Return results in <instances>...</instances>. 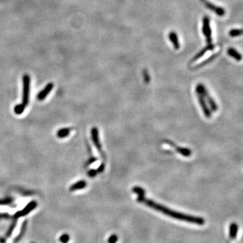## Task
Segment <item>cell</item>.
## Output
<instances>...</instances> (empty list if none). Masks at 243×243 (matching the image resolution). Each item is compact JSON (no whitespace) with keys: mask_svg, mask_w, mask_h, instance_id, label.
<instances>
[{"mask_svg":"<svg viewBox=\"0 0 243 243\" xmlns=\"http://www.w3.org/2000/svg\"><path fill=\"white\" fill-rule=\"evenodd\" d=\"M137 201L142 202V203H144L147 206L149 207L157 210V212H160L165 215H167V216L169 217L176 219V220L185 221L198 225H202L205 224V220L203 218L199 217H194L189 216V215L175 212V211L165 207L164 205L156 203L155 202H154L151 199H148V198H145V196H138Z\"/></svg>","mask_w":243,"mask_h":243,"instance_id":"cell-1","label":"cell"},{"mask_svg":"<svg viewBox=\"0 0 243 243\" xmlns=\"http://www.w3.org/2000/svg\"><path fill=\"white\" fill-rule=\"evenodd\" d=\"M26 224H27L26 221H25V222H24L23 223V224H22V228H21V230H20V234L18 235L17 237H16V238H15L14 242H16L19 241L20 240V239H21L22 236L24 234V233H25V232H26Z\"/></svg>","mask_w":243,"mask_h":243,"instance_id":"cell-17","label":"cell"},{"mask_svg":"<svg viewBox=\"0 0 243 243\" xmlns=\"http://www.w3.org/2000/svg\"><path fill=\"white\" fill-rule=\"evenodd\" d=\"M143 78H144V81L146 83H149L150 81V76L148 74V72L147 70H144L143 71Z\"/></svg>","mask_w":243,"mask_h":243,"instance_id":"cell-23","label":"cell"},{"mask_svg":"<svg viewBox=\"0 0 243 243\" xmlns=\"http://www.w3.org/2000/svg\"><path fill=\"white\" fill-rule=\"evenodd\" d=\"M91 138H92L93 143L95 145L97 149L98 150L99 153L102 154V149H101V145L100 143L99 131H98V129L95 127H93L91 129Z\"/></svg>","mask_w":243,"mask_h":243,"instance_id":"cell-7","label":"cell"},{"mask_svg":"<svg viewBox=\"0 0 243 243\" xmlns=\"http://www.w3.org/2000/svg\"><path fill=\"white\" fill-rule=\"evenodd\" d=\"M169 38L170 40H171V42L172 43L174 48H175L176 50H179L180 43H179V40H178V36H177L176 32H173V31L170 32L169 35Z\"/></svg>","mask_w":243,"mask_h":243,"instance_id":"cell-12","label":"cell"},{"mask_svg":"<svg viewBox=\"0 0 243 243\" xmlns=\"http://www.w3.org/2000/svg\"><path fill=\"white\" fill-rule=\"evenodd\" d=\"M176 150L178 153H179L180 155L185 156V157H188L192 154L191 150L185 148V147H176Z\"/></svg>","mask_w":243,"mask_h":243,"instance_id":"cell-14","label":"cell"},{"mask_svg":"<svg viewBox=\"0 0 243 243\" xmlns=\"http://www.w3.org/2000/svg\"><path fill=\"white\" fill-rule=\"evenodd\" d=\"M202 33L206 36L207 43L212 44V29L210 27V20L208 16H205L202 19Z\"/></svg>","mask_w":243,"mask_h":243,"instance_id":"cell-4","label":"cell"},{"mask_svg":"<svg viewBox=\"0 0 243 243\" xmlns=\"http://www.w3.org/2000/svg\"><path fill=\"white\" fill-rule=\"evenodd\" d=\"M213 47H214V46L213 45L212 43V44H208L207 46L204 47L201 51L198 52V54L194 57L193 59V61H195V60H197L198 59L201 58V57L203 56L209 50H212L213 49Z\"/></svg>","mask_w":243,"mask_h":243,"instance_id":"cell-10","label":"cell"},{"mask_svg":"<svg viewBox=\"0 0 243 243\" xmlns=\"http://www.w3.org/2000/svg\"><path fill=\"white\" fill-rule=\"evenodd\" d=\"M197 95L198 102H199V105H201V107L202 109V112H203L205 116L209 118V117L212 116V111H211L210 109L209 108L208 105L207 104L204 97L200 94H197Z\"/></svg>","mask_w":243,"mask_h":243,"instance_id":"cell-8","label":"cell"},{"mask_svg":"<svg viewBox=\"0 0 243 243\" xmlns=\"http://www.w3.org/2000/svg\"><path fill=\"white\" fill-rule=\"evenodd\" d=\"M228 54L230 56L232 57L236 61H241L242 56L240 54V53H238L236 50H234V48H229L228 50Z\"/></svg>","mask_w":243,"mask_h":243,"instance_id":"cell-13","label":"cell"},{"mask_svg":"<svg viewBox=\"0 0 243 243\" xmlns=\"http://www.w3.org/2000/svg\"><path fill=\"white\" fill-rule=\"evenodd\" d=\"M117 241V236L115 234H113L109 238L108 242L109 243H116Z\"/></svg>","mask_w":243,"mask_h":243,"instance_id":"cell-24","label":"cell"},{"mask_svg":"<svg viewBox=\"0 0 243 243\" xmlns=\"http://www.w3.org/2000/svg\"><path fill=\"white\" fill-rule=\"evenodd\" d=\"M196 93L197 94H200L202 97H204V99L206 101V103H207L210 107V110L212 112H217L218 110V106L216 101L211 97L209 94L208 91L207 90L206 87L203 84H198L196 87Z\"/></svg>","mask_w":243,"mask_h":243,"instance_id":"cell-2","label":"cell"},{"mask_svg":"<svg viewBox=\"0 0 243 243\" xmlns=\"http://www.w3.org/2000/svg\"><path fill=\"white\" fill-rule=\"evenodd\" d=\"M87 186V182L84 180H80L73 184L70 187V191H75L77 190L83 189Z\"/></svg>","mask_w":243,"mask_h":243,"instance_id":"cell-11","label":"cell"},{"mask_svg":"<svg viewBox=\"0 0 243 243\" xmlns=\"http://www.w3.org/2000/svg\"><path fill=\"white\" fill-rule=\"evenodd\" d=\"M132 191L138 194V196H145V190L140 186H135L132 188Z\"/></svg>","mask_w":243,"mask_h":243,"instance_id":"cell-20","label":"cell"},{"mask_svg":"<svg viewBox=\"0 0 243 243\" xmlns=\"http://www.w3.org/2000/svg\"><path fill=\"white\" fill-rule=\"evenodd\" d=\"M16 225H17V220H15L13 221V222L12 223V224L10 225V228H8L7 232L6 233V238H8L10 236H12V233H13Z\"/></svg>","mask_w":243,"mask_h":243,"instance_id":"cell-18","label":"cell"},{"mask_svg":"<svg viewBox=\"0 0 243 243\" xmlns=\"http://www.w3.org/2000/svg\"><path fill=\"white\" fill-rule=\"evenodd\" d=\"M103 170H104V165L101 164L99 167V168L97 169V172H103Z\"/></svg>","mask_w":243,"mask_h":243,"instance_id":"cell-26","label":"cell"},{"mask_svg":"<svg viewBox=\"0 0 243 243\" xmlns=\"http://www.w3.org/2000/svg\"><path fill=\"white\" fill-rule=\"evenodd\" d=\"M53 88H54V84L52 83H48L45 86V87L39 92V93L37 95V99L39 101H42L45 99V97L47 96L49 93L51 91Z\"/></svg>","mask_w":243,"mask_h":243,"instance_id":"cell-9","label":"cell"},{"mask_svg":"<svg viewBox=\"0 0 243 243\" xmlns=\"http://www.w3.org/2000/svg\"><path fill=\"white\" fill-rule=\"evenodd\" d=\"M24 108H25V106H24L22 103L18 104V105H16V106L14 107V111L15 113H16V114L20 115L23 113V112L24 110Z\"/></svg>","mask_w":243,"mask_h":243,"instance_id":"cell-19","label":"cell"},{"mask_svg":"<svg viewBox=\"0 0 243 243\" xmlns=\"http://www.w3.org/2000/svg\"><path fill=\"white\" fill-rule=\"evenodd\" d=\"M238 231V226L236 223H232L230 226V237L232 239H234L236 236Z\"/></svg>","mask_w":243,"mask_h":243,"instance_id":"cell-16","label":"cell"},{"mask_svg":"<svg viewBox=\"0 0 243 243\" xmlns=\"http://www.w3.org/2000/svg\"><path fill=\"white\" fill-rule=\"evenodd\" d=\"M70 129L68 128H64L59 130V131L57 132V136L58 138H60V139H63V138L67 137L69 134L70 132Z\"/></svg>","mask_w":243,"mask_h":243,"instance_id":"cell-15","label":"cell"},{"mask_svg":"<svg viewBox=\"0 0 243 243\" xmlns=\"http://www.w3.org/2000/svg\"><path fill=\"white\" fill-rule=\"evenodd\" d=\"M69 240H70V236H69L67 234H64L62 235L60 238V242L62 243H67L69 241Z\"/></svg>","mask_w":243,"mask_h":243,"instance_id":"cell-22","label":"cell"},{"mask_svg":"<svg viewBox=\"0 0 243 243\" xmlns=\"http://www.w3.org/2000/svg\"><path fill=\"white\" fill-rule=\"evenodd\" d=\"M201 1L205 4V6L209 8V10H212L213 12H214L215 13L217 14L218 16H224L226 14V11L224 9V8L215 6L214 4H213L212 3H211L209 2H208L207 0H201Z\"/></svg>","mask_w":243,"mask_h":243,"instance_id":"cell-6","label":"cell"},{"mask_svg":"<svg viewBox=\"0 0 243 243\" xmlns=\"http://www.w3.org/2000/svg\"><path fill=\"white\" fill-rule=\"evenodd\" d=\"M229 35L230 36L235 37L242 35V30L241 29H232L229 32Z\"/></svg>","mask_w":243,"mask_h":243,"instance_id":"cell-21","label":"cell"},{"mask_svg":"<svg viewBox=\"0 0 243 243\" xmlns=\"http://www.w3.org/2000/svg\"><path fill=\"white\" fill-rule=\"evenodd\" d=\"M23 82V93H22V104L24 106H26L29 102V95H30V84L31 78L28 74H24L22 77Z\"/></svg>","mask_w":243,"mask_h":243,"instance_id":"cell-3","label":"cell"},{"mask_svg":"<svg viewBox=\"0 0 243 243\" xmlns=\"http://www.w3.org/2000/svg\"><path fill=\"white\" fill-rule=\"evenodd\" d=\"M88 176H90V177H94L97 174V170H95V169H91V170H90V171L88 172Z\"/></svg>","mask_w":243,"mask_h":243,"instance_id":"cell-25","label":"cell"},{"mask_svg":"<svg viewBox=\"0 0 243 243\" xmlns=\"http://www.w3.org/2000/svg\"><path fill=\"white\" fill-rule=\"evenodd\" d=\"M36 205H37V203H36V201H31L29 203H28L25 207H24L23 209L19 211V212H16L14 215V218H19V217H23L24 216H26V215L29 213L32 210H33L34 209L36 208Z\"/></svg>","mask_w":243,"mask_h":243,"instance_id":"cell-5","label":"cell"}]
</instances>
